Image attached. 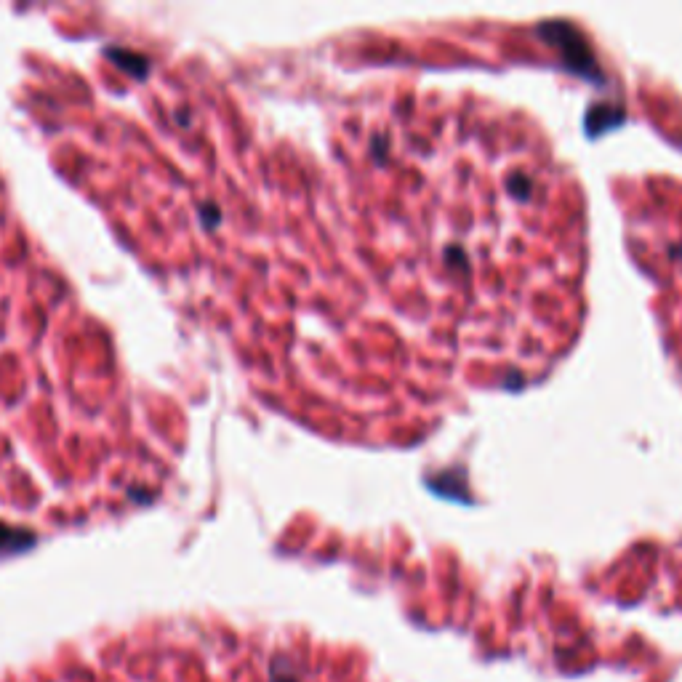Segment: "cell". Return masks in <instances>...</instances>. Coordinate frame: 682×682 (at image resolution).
Masks as SVG:
<instances>
[{"label": "cell", "instance_id": "obj_2", "mask_svg": "<svg viewBox=\"0 0 682 682\" xmlns=\"http://www.w3.org/2000/svg\"><path fill=\"white\" fill-rule=\"evenodd\" d=\"M30 531H19V528H8L6 523H0V549H19L32 544Z\"/></svg>", "mask_w": 682, "mask_h": 682}, {"label": "cell", "instance_id": "obj_1", "mask_svg": "<svg viewBox=\"0 0 682 682\" xmlns=\"http://www.w3.org/2000/svg\"><path fill=\"white\" fill-rule=\"evenodd\" d=\"M104 54L110 56L112 62L118 64V67H123V70H128L131 75H136V78H144L147 75V70H150V62L144 59V56L134 54V51H126V48H107Z\"/></svg>", "mask_w": 682, "mask_h": 682}]
</instances>
